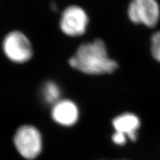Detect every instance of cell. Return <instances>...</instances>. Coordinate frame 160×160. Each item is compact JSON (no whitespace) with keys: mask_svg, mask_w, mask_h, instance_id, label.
<instances>
[{"mask_svg":"<svg viewBox=\"0 0 160 160\" xmlns=\"http://www.w3.org/2000/svg\"><path fill=\"white\" fill-rule=\"evenodd\" d=\"M69 65L90 75L111 73L118 68L117 62L108 57L104 42L99 39L82 44L69 59Z\"/></svg>","mask_w":160,"mask_h":160,"instance_id":"obj_1","label":"cell"},{"mask_svg":"<svg viewBox=\"0 0 160 160\" xmlns=\"http://www.w3.org/2000/svg\"><path fill=\"white\" fill-rule=\"evenodd\" d=\"M13 143L23 158L33 160L42 151V137L39 130L31 125H22L16 131Z\"/></svg>","mask_w":160,"mask_h":160,"instance_id":"obj_2","label":"cell"},{"mask_svg":"<svg viewBox=\"0 0 160 160\" xmlns=\"http://www.w3.org/2000/svg\"><path fill=\"white\" fill-rule=\"evenodd\" d=\"M126 139H127V137L125 134L117 131H116V133L113 135V137H112L113 142L119 145H124L126 142Z\"/></svg>","mask_w":160,"mask_h":160,"instance_id":"obj_10","label":"cell"},{"mask_svg":"<svg viewBox=\"0 0 160 160\" xmlns=\"http://www.w3.org/2000/svg\"><path fill=\"white\" fill-rule=\"evenodd\" d=\"M79 111L75 102L69 99H60L52 105L51 117L60 125L70 127L75 125L79 119Z\"/></svg>","mask_w":160,"mask_h":160,"instance_id":"obj_6","label":"cell"},{"mask_svg":"<svg viewBox=\"0 0 160 160\" xmlns=\"http://www.w3.org/2000/svg\"><path fill=\"white\" fill-rule=\"evenodd\" d=\"M2 50L5 57L17 64L27 62L33 54L31 41L19 31H11L5 36L2 42Z\"/></svg>","mask_w":160,"mask_h":160,"instance_id":"obj_3","label":"cell"},{"mask_svg":"<svg viewBox=\"0 0 160 160\" xmlns=\"http://www.w3.org/2000/svg\"><path fill=\"white\" fill-rule=\"evenodd\" d=\"M128 13L133 23L153 28L159 19V5L156 0H132Z\"/></svg>","mask_w":160,"mask_h":160,"instance_id":"obj_5","label":"cell"},{"mask_svg":"<svg viewBox=\"0 0 160 160\" xmlns=\"http://www.w3.org/2000/svg\"><path fill=\"white\" fill-rule=\"evenodd\" d=\"M113 125L116 131L123 133L133 141L137 139L140 121L136 115L127 113L118 116L113 120Z\"/></svg>","mask_w":160,"mask_h":160,"instance_id":"obj_7","label":"cell"},{"mask_svg":"<svg viewBox=\"0 0 160 160\" xmlns=\"http://www.w3.org/2000/svg\"><path fill=\"white\" fill-rule=\"evenodd\" d=\"M88 17L81 7L70 5L62 13L59 27L64 34L71 37H80L85 33Z\"/></svg>","mask_w":160,"mask_h":160,"instance_id":"obj_4","label":"cell"},{"mask_svg":"<svg viewBox=\"0 0 160 160\" xmlns=\"http://www.w3.org/2000/svg\"><path fill=\"white\" fill-rule=\"evenodd\" d=\"M151 53L153 58L160 62V31L153 33L151 37Z\"/></svg>","mask_w":160,"mask_h":160,"instance_id":"obj_9","label":"cell"},{"mask_svg":"<svg viewBox=\"0 0 160 160\" xmlns=\"http://www.w3.org/2000/svg\"><path fill=\"white\" fill-rule=\"evenodd\" d=\"M62 91L59 85L53 81H48L42 88V97L48 105H54L61 99Z\"/></svg>","mask_w":160,"mask_h":160,"instance_id":"obj_8","label":"cell"}]
</instances>
